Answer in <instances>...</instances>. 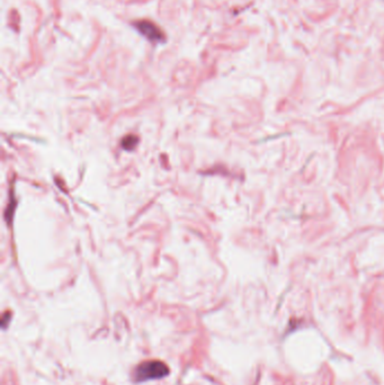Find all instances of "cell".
Returning a JSON list of instances; mask_svg holds the SVG:
<instances>
[{
	"label": "cell",
	"mask_w": 384,
	"mask_h": 385,
	"mask_svg": "<svg viewBox=\"0 0 384 385\" xmlns=\"http://www.w3.org/2000/svg\"><path fill=\"white\" fill-rule=\"evenodd\" d=\"M169 374L168 366L160 360H148L141 363L134 372V380L145 382L150 380H159Z\"/></svg>",
	"instance_id": "obj_1"
},
{
	"label": "cell",
	"mask_w": 384,
	"mask_h": 385,
	"mask_svg": "<svg viewBox=\"0 0 384 385\" xmlns=\"http://www.w3.org/2000/svg\"><path fill=\"white\" fill-rule=\"evenodd\" d=\"M135 27H137L145 37H148L150 41H154V42L161 41L163 37V34L160 31V28L151 22H148V20L138 22L137 24H135Z\"/></svg>",
	"instance_id": "obj_2"
}]
</instances>
